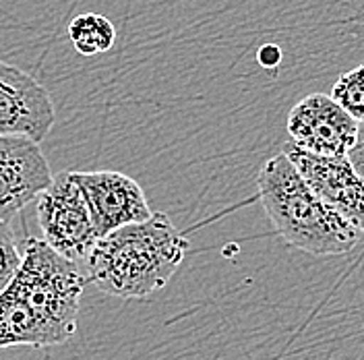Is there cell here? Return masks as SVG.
Listing matches in <instances>:
<instances>
[{
  "label": "cell",
  "mask_w": 364,
  "mask_h": 360,
  "mask_svg": "<svg viewBox=\"0 0 364 360\" xmlns=\"http://www.w3.org/2000/svg\"><path fill=\"white\" fill-rule=\"evenodd\" d=\"M282 58H284V52H282V48L277 44H265L257 50V60H259V65L263 68H269V70L277 68V65L282 63Z\"/></svg>",
  "instance_id": "obj_14"
},
{
  "label": "cell",
  "mask_w": 364,
  "mask_h": 360,
  "mask_svg": "<svg viewBox=\"0 0 364 360\" xmlns=\"http://www.w3.org/2000/svg\"><path fill=\"white\" fill-rule=\"evenodd\" d=\"M348 159L352 162L354 170L363 176L364 180V120L358 122V133H356V141L348 152Z\"/></svg>",
  "instance_id": "obj_13"
},
{
  "label": "cell",
  "mask_w": 364,
  "mask_h": 360,
  "mask_svg": "<svg viewBox=\"0 0 364 360\" xmlns=\"http://www.w3.org/2000/svg\"><path fill=\"white\" fill-rule=\"evenodd\" d=\"M331 97L358 122L364 120V65L343 73L336 81Z\"/></svg>",
  "instance_id": "obj_11"
},
{
  "label": "cell",
  "mask_w": 364,
  "mask_h": 360,
  "mask_svg": "<svg viewBox=\"0 0 364 360\" xmlns=\"http://www.w3.org/2000/svg\"><path fill=\"white\" fill-rule=\"evenodd\" d=\"M87 280L46 240L29 238L11 284L0 292V350L60 346L75 336Z\"/></svg>",
  "instance_id": "obj_1"
},
{
  "label": "cell",
  "mask_w": 364,
  "mask_h": 360,
  "mask_svg": "<svg viewBox=\"0 0 364 360\" xmlns=\"http://www.w3.org/2000/svg\"><path fill=\"white\" fill-rule=\"evenodd\" d=\"M68 40L77 54L81 56H100L110 52L116 42L114 23L97 13H83L75 17L68 25Z\"/></svg>",
  "instance_id": "obj_10"
},
{
  "label": "cell",
  "mask_w": 364,
  "mask_h": 360,
  "mask_svg": "<svg viewBox=\"0 0 364 360\" xmlns=\"http://www.w3.org/2000/svg\"><path fill=\"white\" fill-rule=\"evenodd\" d=\"M73 176L87 199L100 238L122 226L147 220L154 213L141 184L122 172L95 170L73 172Z\"/></svg>",
  "instance_id": "obj_8"
},
{
  "label": "cell",
  "mask_w": 364,
  "mask_h": 360,
  "mask_svg": "<svg viewBox=\"0 0 364 360\" xmlns=\"http://www.w3.org/2000/svg\"><path fill=\"white\" fill-rule=\"evenodd\" d=\"M259 199L277 234L311 255H348L360 230L323 201L284 152L267 159L257 176Z\"/></svg>",
  "instance_id": "obj_3"
},
{
  "label": "cell",
  "mask_w": 364,
  "mask_h": 360,
  "mask_svg": "<svg viewBox=\"0 0 364 360\" xmlns=\"http://www.w3.org/2000/svg\"><path fill=\"white\" fill-rule=\"evenodd\" d=\"M21 261L23 253L17 247L11 222L0 220V292L11 284V280L21 268Z\"/></svg>",
  "instance_id": "obj_12"
},
{
  "label": "cell",
  "mask_w": 364,
  "mask_h": 360,
  "mask_svg": "<svg viewBox=\"0 0 364 360\" xmlns=\"http://www.w3.org/2000/svg\"><path fill=\"white\" fill-rule=\"evenodd\" d=\"M282 152L327 205L364 232V180L348 156H317L288 141Z\"/></svg>",
  "instance_id": "obj_6"
},
{
  "label": "cell",
  "mask_w": 364,
  "mask_h": 360,
  "mask_svg": "<svg viewBox=\"0 0 364 360\" xmlns=\"http://www.w3.org/2000/svg\"><path fill=\"white\" fill-rule=\"evenodd\" d=\"M186 250L184 234L166 213L156 211L95 243L87 257L90 282L110 296L147 298L172 280Z\"/></svg>",
  "instance_id": "obj_2"
},
{
  "label": "cell",
  "mask_w": 364,
  "mask_h": 360,
  "mask_svg": "<svg viewBox=\"0 0 364 360\" xmlns=\"http://www.w3.org/2000/svg\"><path fill=\"white\" fill-rule=\"evenodd\" d=\"M296 147L317 156H348L356 141L358 120L325 93H311L300 100L286 122Z\"/></svg>",
  "instance_id": "obj_5"
},
{
  "label": "cell",
  "mask_w": 364,
  "mask_h": 360,
  "mask_svg": "<svg viewBox=\"0 0 364 360\" xmlns=\"http://www.w3.org/2000/svg\"><path fill=\"white\" fill-rule=\"evenodd\" d=\"M44 240L70 261L87 259L100 240L87 199L73 172H60L36 199Z\"/></svg>",
  "instance_id": "obj_4"
},
{
  "label": "cell",
  "mask_w": 364,
  "mask_h": 360,
  "mask_svg": "<svg viewBox=\"0 0 364 360\" xmlns=\"http://www.w3.org/2000/svg\"><path fill=\"white\" fill-rule=\"evenodd\" d=\"M56 120L54 104L42 83L15 65L0 60V137L42 141Z\"/></svg>",
  "instance_id": "obj_7"
},
{
  "label": "cell",
  "mask_w": 364,
  "mask_h": 360,
  "mask_svg": "<svg viewBox=\"0 0 364 360\" xmlns=\"http://www.w3.org/2000/svg\"><path fill=\"white\" fill-rule=\"evenodd\" d=\"M52 170L29 137H0V220H13L52 182Z\"/></svg>",
  "instance_id": "obj_9"
}]
</instances>
